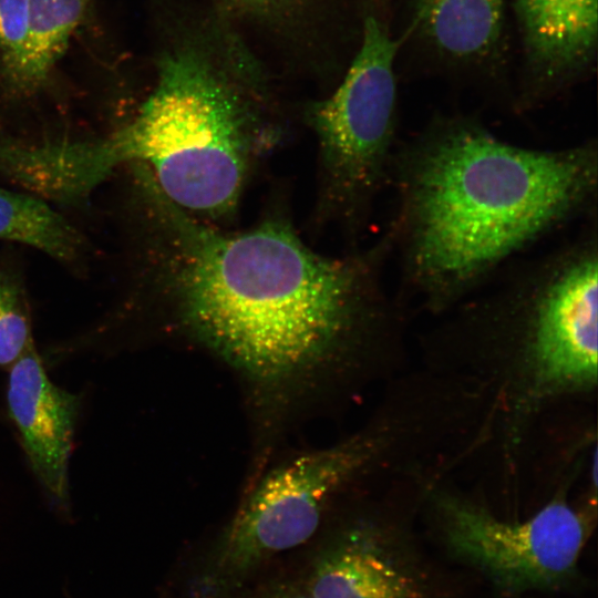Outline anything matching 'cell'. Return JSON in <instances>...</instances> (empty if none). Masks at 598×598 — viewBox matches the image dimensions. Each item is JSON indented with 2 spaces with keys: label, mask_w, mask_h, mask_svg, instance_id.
I'll return each mask as SVG.
<instances>
[{
  "label": "cell",
  "mask_w": 598,
  "mask_h": 598,
  "mask_svg": "<svg viewBox=\"0 0 598 598\" xmlns=\"http://www.w3.org/2000/svg\"><path fill=\"white\" fill-rule=\"evenodd\" d=\"M91 0H29L27 40L12 75L23 89L41 84L63 55Z\"/></svg>",
  "instance_id": "4fadbf2b"
},
{
  "label": "cell",
  "mask_w": 598,
  "mask_h": 598,
  "mask_svg": "<svg viewBox=\"0 0 598 598\" xmlns=\"http://www.w3.org/2000/svg\"><path fill=\"white\" fill-rule=\"evenodd\" d=\"M141 186L154 292L181 330L252 383L279 390L355 350L398 351L404 317L383 283L388 230L329 257L287 221L226 231L175 205L151 176Z\"/></svg>",
  "instance_id": "6da1fadb"
},
{
  "label": "cell",
  "mask_w": 598,
  "mask_h": 598,
  "mask_svg": "<svg viewBox=\"0 0 598 598\" xmlns=\"http://www.w3.org/2000/svg\"><path fill=\"white\" fill-rule=\"evenodd\" d=\"M395 53L396 42L368 17L361 48L342 83L312 111L323 213L353 239L389 186L399 145Z\"/></svg>",
  "instance_id": "8992f818"
},
{
  "label": "cell",
  "mask_w": 598,
  "mask_h": 598,
  "mask_svg": "<svg viewBox=\"0 0 598 598\" xmlns=\"http://www.w3.org/2000/svg\"><path fill=\"white\" fill-rule=\"evenodd\" d=\"M35 346L31 307L22 276L0 265V369L8 370Z\"/></svg>",
  "instance_id": "5bb4252c"
},
{
  "label": "cell",
  "mask_w": 598,
  "mask_h": 598,
  "mask_svg": "<svg viewBox=\"0 0 598 598\" xmlns=\"http://www.w3.org/2000/svg\"><path fill=\"white\" fill-rule=\"evenodd\" d=\"M270 598H309L308 595H301V594H282V595H276Z\"/></svg>",
  "instance_id": "e0dca14e"
},
{
  "label": "cell",
  "mask_w": 598,
  "mask_h": 598,
  "mask_svg": "<svg viewBox=\"0 0 598 598\" xmlns=\"http://www.w3.org/2000/svg\"><path fill=\"white\" fill-rule=\"evenodd\" d=\"M532 61L557 76L588 61L598 33L597 0H514Z\"/></svg>",
  "instance_id": "30bf717a"
},
{
  "label": "cell",
  "mask_w": 598,
  "mask_h": 598,
  "mask_svg": "<svg viewBox=\"0 0 598 598\" xmlns=\"http://www.w3.org/2000/svg\"><path fill=\"white\" fill-rule=\"evenodd\" d=\"M420 499L447 548L509 591L549 589L568 580L597 517L596 496L575 503L565 489L525 518L501 517L441 477L423 481Z\"/></svg>",
  "instance_id": "52a82bcc"
},
{
  "label": "cell",
  "mask_w": 598,
  "mask_h": 598,
  "mask_svg": "<svg viewBox=\"0 0 598 598\" xmlns=\"http://www.w3.org/2000/svg\"><path fill=\"white\" fill-rule=\"evenodd\" d=\"M443 315L440 339L462 354L452 377L485 403L483 434L501 430L511 457L536 419L598 383V213L558 246L512 261Z\"/></svg>",
  "instance_id": "3957f363"
},
{
  "label": "cell",
  "mask_w": 598,
  "mask_h": 598,
  "mask_svg": "<svg viewBox=\"0 0 598 598\" xmlns=\"http://www.w3.org/2000/svg\"><path fill=\"white\" fill-rule=\"evenodd\" d=\"M230 2L243 7L244 9H250L254 11H265L272 8V6L281 2L282 0H229Z\"/></svg>",
  "instance_id": "2e32d148"
},
{
  "label": "cell",
  "mask_w": 598,
  "mask_h": 598,
  "mask_svg": "<svg viewBox=\"0 0 598 598\" xmlns=\"http://www.w3.org/2000/svg\"><path fill=\"white\" fill-rule=\"evenodd\" d=\"M0 239L30 246L65 264L75 262L84 251L81 233L47 202L1 187Z\"/></svg>",
  "instance_id": "7c38bea8"
},
{
  "label": "cell",
  "mask_w": 598,
  "mask_h": 598,
  "mask_svg": "<svg viewBox=\"0 0 598 598\" xmlns=\"http://www.w3.org/2000/svg\"><path fill=\"white\" fill-rule=\"evenodd\" d=\"M389 186L398 302L442 316L537 243L598 212V142L533 148L474 118H440L399 142Z\"/></svg>",
  "instance_id": "7a4b0ae2"
},
{
  "label": "cell",
  "mask_w": 598,
  "mask_h": 598,
  "mask_svg": "<svg viewBox=\"0 0 598 598\" xmlns=\"http://www.w3.org/2000/svg\"><path fill=\"white\" fill-rule=\"evenodd\" d=\"M29 0H0V62L12 78L23 51Z\"/></svg>",
  "instance_id": "9a60e30c"
},
{
  "label": "cell",
  "mask_w": 598,
  "mask_h": 598,
  "mask_svg": "<svg viewBox=\"0 0 598 598\" xmlns=\"http://www.w3.org/2000/svg\"><path fill=\"white\" fill-rule=\"evenodd\" d=\"M7 372V412L29 468L49 504L68 513L70 460L82 398L51 380L37 346Z\"/></svg>",
  "instance_id": "ba28073f"
},
{
  "label": "cell",
  "mask_w": 598,
  "mask_h": 598,
  "mask_svg": "<svg viewBox=\"0 0 598 598\" xmlns=\"http://www.w3.org/2000/svg\"><path fill=\"white\" fill-rule=\"evenodd\" d=\"M504 7L505 0H416L415 18L440 51L470 59L483 56L496 45Z\"/></svg>",
  "instance_id": "8fae6325"
},
{
  "label": "cell",
  "mask_w": 598,
  "mask_h": 598,
  "mask_svg": "<svg viewBox=\"0 0 598 598\" xmlns=\"http://www.w3.org/2000/svg\"><path fill=\"white\" fill-rule=\"evenodd\" d=\"M220 52L196 38L174 49L137 114L102 138L113 169L144 166L171 202L215 225L235 213L276 137L247 70Z\"/></svg>",
  "instance_id": "277c9868"
},
{
  "label": "cell",
  "mask_w": 598,
  "mask_h": 598,
  "mask_svg": "<svg viewBox=\"0 0 598 598\" xmlns=\"http://www.w3.org/2000/svg\"><path fill=\"white\" fill-rule=\"evenodd\" d=\"M309 598H417L412 578L378 529L347 532L319 560Z\"/></svg>",
  "instance_id": "9c48e42d"
},
{
  "label": "cell",
  "mask_w": 598,
  "mask_h": 598,
  "mask_svg": "<svg viewBox=\"0 0 598 598\" xmlns=\"http://www.w3.org/2000/svg\"><path fill=\"white\" fill-rule=\"evenodd\" d=\"M446 425L437 403L403 384L393 403L364 430L270 470L245 501L223 539L219 566L245 571L307 542L332 501L375 472L414 477L440 457Z\"/></svg>",
  "instance_id": "5b68a950"
}]
</instances>
